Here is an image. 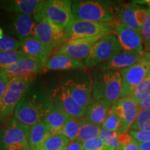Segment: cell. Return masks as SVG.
Segmentation results:
<instances>
[{
    "label": "cell",
    "instance_id": "28",
    "mask_svg": "<svg viewBox=\"0 0 150 150\" xmlns=\"http://www.w3.org/2000/svg\"><path fill=\"white\" fill-rule=\"evenodd\" d=\"M79 130L80 123L79 119L70 116L62 130L61 134L66 137L70 142H72L76 140Z\"/></svg>",
    "mask_w": 150,
    "mask_h": 150
},
{
    "label": "cell",
    "instance_id": "1",
    "mask_svg": "<svg viewBox=\"0 0 150 150\" xmlns=\"http://www.w3.org/2000/svg\"><path fill=\"white\" fill-rule=\"evenodd\" d=\"M122 78L120 71L96 69L92 78V95L94 99L111 103L121 98Z\"/></svg>",
    "mask_w": 150,
    "mask_h": 150
},
{
    "label": "cell",
    "instance_id": "15",
    "mask_svg": "<svg viewBox=\"0 0 150 150\" xmlns=\"http://www.w3.org/2000/svg\"><path fill=\"white\" fill-rule=\"evenodd\" d=\"M69 95L79 106L86 108L91 98L92 81L70 79L62 84Z\"/></svg>",
    "mask_w": 150,
    "mask_h": 150
},
{
    "label": "cell",
    "instance_id": "8",
    "mask_svg": "<svg viewBox=\"0 0 150 150\" xmlns=\"http://www.w3.org/2000/svg\"><path fill=\"white\" fill-rule=\"evenodd\" d=\"M120 72L122 78L121 97L129 96L137 86L150 76V52H145L140 61L120 70Z\"/></svg>",
    "mask_w": 150,
    "mask_h": 150
},
{
    "label": "cell",
    "instance_id": "9",
    "mask_svg": "<svg viewBox=\"0 0 150 150\" xmlns=\"http://www.w3.org/2000/svg\"><path fill=\"white\" fill-rule=\"evenodd\" d=\"M33 38L51 52L61 47L67 40L65 29L48 20L37 22Z\"/></svg>",
    "mask_w": 150,
    "mask_h": 150
},
{
    "label": "cell",
    "instance_id": "39",
    "mask_svg": "<svg viewBox=\"0 0 150 150\" xmlns=\"http://www.w3.org/2000/svg\"><path fill=\"white\" fill-rule=\"evenodd\" d=\"M10 79L5 73L3 72H0V99L4 94L6 90L8 85L10 82Z\"/></svg>",
    "mask_w": 150,
    "mask_h": 150
},
{
    "label": "cell",
    "instance_id": "38",
    "mask_svg": "<svg viewBox=\"0 0 150 150\" xmlns=\"http://www.w3.org/2000/svg\"><path fill=\"white\" fill-rule=\"evenodd\" d=\"M149 9H145L138 6L136 11V18L139 27L141 28L145 22L147 21L149 16Z\"/></svg>",
    "mask_w": 150,
    "mask_h": 150
},
{
    "label": "cell",
    "instance_id": "41",
    "mask_svg": "<svg viewBox=\"0 0 150 150\" xmlns=\"http://www.w3.org/2000/svg\"><path fill=\"white\" fill-rule=\"evenodd\" d=\"M138 107L140 110H147L150 111V95L144 99L141 102L138 104Z\"/></svg>",
    "mask_w": 150,
    "mask_h": 150
},
{
    "label": "cell",
    "instance_id": "17",
    "mask_svg": "<svg viewBox=\"0 0 150 150\" xmlns=\"http://www.w3.org/2000/svg\"><path fill=\"white\" fill-rule=\"evenodd\" d=\"M111 107L112 104L108 101L91 98L85 108L83 117L88 122L102 127Z\"/></svg>",
    "mask_w": 150,
    "mask_h": 150
},
{
    "label": "cell",
    "instance_id": "2",
    "mask_svg": "<svg viewBox=\"0 0 150 150\" xmlns=\"http://www.w3.org/2000/svg\"><path fill=\"white\" fill-rule=\"evenodd\" d=\"M72 3L69 0L41 1L36 12L33 14V19L36 23L42 20H48L65 29L74 20Z\"/></svg>",
    "mask_w": 150,
    "mask_h": 150
},
{
    "label": "cell",
    "instance_id": "3",
    "mask_svg": "<svg viewBox=\"0 0 150 150\" xmlns=\"http://www.w3.org/2000/svg\"><path fill=\"white\" fill-rule=\"evenodd\" d=\"M72 15L74 19L90 22H110L115 20V13L109 4L99 1H73Z\"/></svg>",
    "mask_w": 150,
    "mask_h": 150
},
{
    "label": "cell",
    "instance_id": "14",
    "mask_svg": "<svg viewBox=\"0 0 150 150\" xmlns=\"http://www.w3.org/2000/svg\"><path fill=\"white\" fill-rule=\"evenodd\" d=\"M115 33L122 51L134 54L143 52L141 33L119 22L116 24Z\"/></svg>",
    "mask_w": 150,
    "mask_h": 150
},
{
    "label": "cell",
    "instance_id": "40",
    "mask_svg": "<svg viewBox=\"0 0 150 150\" xmlns=\"http://www.w3.org/2000/svg\"><path fill=\"white\" fill-rule=\"evenodd\" d=\"M134 140L133 137L129 134V133H125V134H119L118 136V141L120 145V147L122 146L128 145L129 143Z\"/></svg>",
    "mask_w": 150,
    "mask_h": 150
},
{
    "label": "cell",
    "instance_id": "16",
    "mask_svg": "<svg viewBox=\"0 0 150 150\" xmlns=\"http://www.w3.org/2000/svg\"><path fill=\"white\" fill-rule=\"evenodd\" d=\"M35 25L36 22L33 16L16 14L9 25L8 31L20 42H22L33 38Z\"/></svg>",
    "mask_w": 150,
    "mask_h": 150
},
{
    "label": "cell",
    "instance_id": "5",
    "mask_svg": "<svg viewBox=\"0 0 150 150\" xmlns=\"http://www.w3.org/2000/svg\"><path fill=\"white\" fill-rule=\"evenodd\" d=\"M35 76L13 78L0 99V122L8 120L14 113L17 105L34 80Z\"/></svg>",
    "mask_w": 150,
    "mask_h": 150
},
{
    "label": "cell",
    "instance_id": "19",
    "mask_svg": "<svg viewBox=\"0 0 150 150\" xmlns=\"http://www.w3.org/2000/svg\"><path fill=\"white\" fill-rule=\"evenodd\" d=\"M144 54L145 52L140 54H134L122 51L108 61L97 65L96 69L120 71L140 61L143 57Z\"/></svg>",
    "mask_w": 150,
    "mask_h": 150
},
{
    "label": "cell",
    "instance_id": "30",
    "mask_svg": "<svg viewBox=\"0 0 150 150\" xmlns=\"http://www.w3.org/2000/svg\"><path fill=\"white\" fill-rule=\"evenodd\" d=\"M27 56L22 50L16 51H0V67L12 65Z\"/></svg>",
    "mask_w": 150,
    "mask_h": 150
},
{
    "label": "cell",
    "instance_id": "47",
    "mask_svg": "<svg viewBox=\"0 0 150 150\" xmlns=\"http://www.w3.org/2000/svg\"><path fill=\"white\" fill-rule=\"evenodd\" d=\"M0 72H1V70H0Z\"/></svg>",
    "mask_w": 150,
    "mask_h": 150
},
{
    "label": "cell",
    "instance_id": "21",
    "mask_svg": "<svg viewBox=\"0 0 150 150\" xmlns=\"http://www.w3.org/2000/svg\"><path fill=\"white\" fill-rule=\"evenodd\" d=\"M41 0H4L0 1V8L6 11L33 16Z\"/></svg>",
    "mask_w": 150,
    "mask_h": 150
},
{
    "label": "cell",
    "instance_id": "37",
    "mask_svg": "<svg viewBox=\"0 0 150 150\" xmlns=\"http://www.w3.org/2000/svg\"><path fill=\"white\" fill-rule=\"evenodd\" d=\"M129 133L138 142H150V131H129Z\"/></svg>",
    "mask_w": 150,
    "mask_h": 150
},
{
    "label": "cell",
    "instance_id": "34",
    "mask_svg": "<svg viewBox=\"0 0 150 150\" xmlns=\"http://www.w3.org/2000/svg\"><path fill=\"white\" fill-rule=\"evenodd\" d=\"M22 47V42L16 38L4 35L0 38V51H16Z\"/></svg>",
    "mask_w": 150,
    "mask_h": 150
},
{
    "label": "cell",
    "instance_id": "13",
    "mask_svg": "<svg viewBox=\"0 0 150 150\" xmlns=\"http://www.w3.org/2000/svg\"><path fill=\"white\" fill-rule=\"evenodd\" d=\"M99 38H74L66 40L55 54L65 55L76 61H84Z\"/></svg>",
    "mask_w": 150,
    "mask_h": 150
},
{
    "label": "cell",
    "instance_id": "4",
    "mask_svg": "<svg viewBox=\"0 0 150 150\" xmlns=\"http://www.w3.org/2000/svg\"><path fill=\"white\" fill-rule=\"evenodd\" d=\"M118 22H90L74 19L65 29L67 40L74 38H102L115 34Z\"/></svg>",
    "mask_w": 150,
    "mask_h": 150
},
{
    "label": "cell",
    "instance_id": "26",
    "mask_svg": "<svg viewBox=\"0 0 150 150\" xmlns=\"http://www.w3.org/2000/svg\"><path fill=\"white\" fill-rule=\"evenodd\" d=\"M80 123V130L76 140L82 144L88 140L95 137H99L102 127L88 122L83 116L79 119Z\"/></svg>",
    "mask_w": 150,
    "mask_h": 150
},
{
    "label": "cell",
    "instance_id": "18",
    "mask_svg": "<svg viewBox=\"0 0 150 150\" xmlns=\"http://www.w3.org/2000/svg\"><path fill=\"white\" fill-rule=\"evenodd\" d=\"M54 96V106L63 109L72 117L77 119L83 117L85 108L75 102L63 86L56 90Z\"/></svg>",
    "mask_w": 150,
    "mask_h": 150
},
{
    "label": "cell",
    "instance_id": "31",
    "mask_svg": "<svg viewBox=\"0 0 150 150\" xmlns=\"http://www.w3.org/2000/svg\"><path fill=\"white\" fill-rule=\"evenodd\" d=\"M129 131H150V111L140 110L136 122Z\"/></svg>",
    "mask_w": 150,
    "mask_h": 150
},
{
    "label": "cell",
    "instance_id": "22",
    "mask_svg": "<svg viewBox=\"0 0 150 150\" xmlns=\"http://www.w3.org/2000/svg\"><path fill=\"white\" fill-rule=\"evenodd\" d=\"M82 62L76 61L65 55L55 54L48 60L45 66V70L62 71L72 70H86Z\"/></svg>",
    "mask_w": 150,
    "mask_h": 150
},
{
    "label": "cell",
    "instance_id": "45",
    "mask_svg": "<svg viewBox=\"0 0 150 150\" xmlns=\"http://www.w3.org/2000/svg\"><path fill=\"white\" fill-rule=\"evenodd\" d=\"M4 35V33L3 29L1 28H0V38H1Z\"/></svg>",
    "mask_w": 150,
    "mask_h": 150
},
{
    "label": "cell",
    "instance_id": "11",
    "mask_svg": "<svg viewBox=\"0 0 150 150\" xmlns=\"http://www.w3.org/2000/svg\"><path fill=\"white\" fill-rule=\"evenodd\" d=\"M111 108L121 119L122 128L120 134L128 133L139 113L138 105L131 97L127 96L121 97L114 102Z\"/></svg>",
    "mask_w": 150,
    "mask_h": 150
},
{
    "label": "cell",
    "instance_id": "29",
    "mask_svg": "<svg viewBox=\"0 0 150 150\" xmlns=\"http://www.w3.org/2000/svg\"><path fill=\"white\" fill-rule=\"evenodd\" d=\"M150 95V76L145 79L140 83L129 95L134 100L139 104L140 102Z\"/></svg>",
    "mask_w": 150,
    "mask_h": 150
},
{
    "label": "cell",
    "instance_id": "46",
    "mask_svg": "<svg viewBox=\"0 0 150 150\" xmlns=\"http://www.w3.org/2000/svg\"><path fill=\"white\" fill-rule=\"evenodd\" d=\"M147 2L148 4H149V6H150V1H147Z\"/></svg>",
    "mask_w": 150,
    "mask_h": 150
},
{
    "label": "cell",
    "instance_id": "36",
    "mask_svg": "<svg viewBox=\"0 0 150 150\" xmlns=\"http://www.w3.org/2000/svg\"><path fill=\"white\" fill-rule=\"evenodd\" d=\"M141 35L142 40L145 42L146 47L150 50V9L147 21L141 27Z\"/></svg>",
    "mask_w": 150,
    "mask_h": 150
},
{
    "label": "cell",
    "instance_id": "7",
    "mask_svg": "<svg viewBox=\"0 0 150 150\" xmlns=\"http://www.w3.org/2000/svg\"><path fill=\"white\" fill-rule=\"evenodd\" d=\"M122 51L115 34L103 37L94 45L83 63L86 69L102 64Z\"/></svg>",
    "mask_w": 150,
    "mask_h": 150
},
{
    "label": "cell",
    "instance_id": "10",
    "mask_svg": "<svg viewBox=\"0 0 150 150\" xmlns=\"http://www.w3.org/2000/svg\"><path fill=\"white\" fill-rule=\"evenodd\" d=\"M47 107L33 99L23 97L17 105L13 118L22 125L31 128L44 120Z\"/></svg>",
    "mask_w": 150,
    "mask_h": 150
},
{
    "label": "cell",
    "instance_id": "23",
    "mask_svg": "<svg viewBox=\"0 0 150 150\" xmlns=\"http://www.w3.org/2000/svg\"><path fill=\"white\" fill-rule=\"evenodd\" d=\"M21 42V50L26 54V55L34 58L42 62L43 64L46 65L49 56L52 52L49 51L42 43L34 38H29Z\"/></svg>",
    "mask_w": 150,
    "mask_h": 150
},
{
    "label": "cell",
    "instance_id": "33",
    "mask_svg": "<svg viewBox=\"0 0 150 150\" xmlns=\"http://www.w3.org/2000/svg\"><path fill=\"white\" fill-rule=\"evenodd\" d=\"M118 136H119V133L112 132L102 128L101 129L99 135V138L102 140L105 145L113 148L115 150H119L120 148V145L118 141Z\"/></svg>",
    "mask_w": 150,
    "mask_h": 150
},
{
    "label": "cell",
    "instance_id": "43",
    "mask_svg": "<svg viewBox=\"0 0 150 150\" xmlns=\"http://www.w3.org/2000/svg\"><path fill=\"white\" fill-rule=\"evenodd\" d=\"M66 150H83V144L76 140L74 142H70Z\"/></svg>",
    "mask_w": 150,
    "mask_h": 150
},
{
    "label": "cell",
    "instance_id": "25",
    "mask_svg": "<svg viewBox=\"0 0 150 150\" xmlns=\"http://www.w3.org/2000/svg\"><path fill=\"white\" fill-rule=\"evenodd\" d=\"M51 135L49 127L44 120L30 128L29 145L30 150H41L43 143Z\"/></svg>",
    "mask_w": 150,
    "mask_h": 150
},
{
    "label": "cell",
    "instance_id": "44",
    "mask_svg": "<svg viewBox=\"0 0 150 150\" xmlns=\"http://www.w3.org/2000/svg\"><path fill=\"white\" fill-rule=\"evenodd\" d=\"M140 150H150V142H138Z\"/></svg>",
    "mask_w": 150,
    "mask_h": 150
},
{
    "label": "cell",
    "instance_id": "12",
    "mask_svg": "<svg viewBox=\"0 0 150 150\" xmlns=\"http://www.w3.org/2000/svg\"><path fill=\"white\" fill-rule=\"evenodd\" d=\"M45 65L41 61L27 56L13 64L0 67V70L12 79L18 77L35 76V74L45 70Z\"/></svg>",
    "mask_w": 150,
    "mask_h": 150
},
{
    "label": "cell",
    "instance_id": "35",
    "mask_svg": "<svg viewBox=\"0 0 150 150\" xmlns=\"http://www.w3.org/2000/svg\"><path fill=\"white\" fill-rule=\"evenodd\" d=\"M83 150H115L103 142L99 137L91 138L83 143Z\"/></svg>",
    "mask_w": 150,
    "mask_h": 150
},
{
    "label": "cell",
    "instance_id": "42",
    "mask_svg": "<svg viewBox=\"0 0 150 150\" xmlns=\"http://www.w3.org/2000/svg\"><path fill=\"white\" fill-rule=\"evenodd\" d=\"M119 150H140V149L138 145V142L134 139L128 145L121 147Z\"/></svg>",
    "mask_w": 150,
    "mask_h": 150
},
{
    "label": "cell",
    "instance_id": "20",
    "mask_svg": "<svg viewBox=\"0 0 150 150\" xmlns=\"http://www.w3.org/2000/svg\"><path fill=\"white\" fill-rule=\"evenodd\" d=\"M67 112L53 104H48L44 120L47 125L51 135L61 134L62 130L70 117Z\"/></svg>",
    "mask_w": 150,
    "mask_h": 150
},
{
    "label": "cell",
    "instance_id": "27",
    "mask_svg": "<svg viewBox=\"0 0 150 150\" xmlns=\"http://www.w3.org/2000/svg\"><path fill=\"white\" fill-rule=\"evenodd\" d=\"M70 142L62 134L50 135L43 143L41 150H66Z\"/></svg>",
    "mask_w": 150,
    "mask_h": 150
},
{
    "label": "cell",
    "instance_id": "6",
    "mask_svg": "<svg viewBox=\"0 0 150 150\" xmlns=\"http://www.w3.org/2000/svg\"><path fill=\"white\" fill-rule=\"evenodd\" d=\"M30 127L13 118L5 127H0V150H30Z\"/></svg>",
    "mask_w": 150,
    "mask_h": 150
},
{
    "label": "cell",
    "instance_id": "32",
    "mask_svg": "<svg viewBox=\"0 0 150 150\" xmlns=\"http://www.w3.org/2000/svg\"><path fill=\"white\" fill-rule=\"evenodd\" d=\"M102 128L106 130L117 132L120 134V131L122 128V121L119 116L114 110L110 109L109 113L106 118L104 123L102 124Z\"/></svg>",
    "mask_w": 150,
    "mask_h": 150
},
{
    "label": "cell",
    "instance_id": "24",
    "mask_svg": "<svg viewBox=\"0 0 150 150\" xmlns=\"http://www.w3.org/2000/svg\"><path fill=\"white\" fill-rule=\"evenodd\" d=\"M138 6L136 3L124 4L117 8V15L120 24H122L129 29L141 33V28L139 27L136 18V11Z\"/></svg>",
    "mask_w": 150,
    "mask_h": 150
},
{
    "label": "cell",
    "instance_id": "48",
    "mask_svg": "<svg viewBox=\"0 0 150 150\" xmlns=\"http://www.w3.org/2000/svg\"><path fill=\"white\" fill-rule=\"evenodd\" d=\"M149 51H150V50H149Z\"/></svg>",
    "mask_w": 150,
    "mask_h": 150
}]
</instances>
